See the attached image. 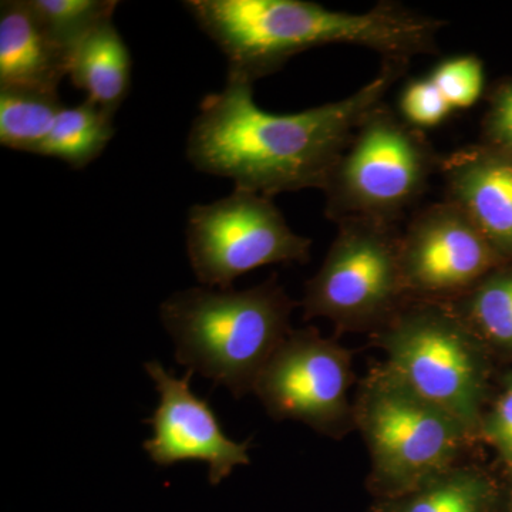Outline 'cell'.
Returning <instances> with one entry per match:
<instances>
[{
    "label": "cell",
    "instance_id": "9a60e30c",
    "mask_svg": "<svg viewBox=\"0 0 512 512\" xmlns=\"http://www.w3.org/2000/svg\"><path fill=\"white\" fill-rule=\"evenodd\" d=\"M498 503L495 478L466 461L409 493L375 500L369 512H497Z\"/></svg>",
    "mask_w": 512,
    "mask_h": 512
},
{
    "label": "cell",
    "instance_id": "44dd1931",
    "mask_svg": "<svg viewBox=\"0 0 512 512\" xmlns=\"http://www.w3.org/2000/svg\"><path fill=\"white\" fill-rule=\"evenodd\" d=\"M399 109L402 119L417 130L439 126L453 113L429 76L407 83L400 94Z\"/></svg>",
    "mask_w": 512,
    "mask_h": 512
},
{
    "label": "cell",
    "instance_id": "52a82bcc",
    "mask_svg": "<svg viewBox=\"0 0 512 512\" xmlns=\"http://www.w3.org/2000/svg\"><path fill=\"white\" fill-rule=\"evenodd\" d=\"M410 302L400 235L389 225L348 221L306 284L305 319H328L336 332H373Z\"/></svg>",
    "mask_w": 512,
    "mask_h": 512
},
{
    "label": "cell",
    "instance_id": "603a6c76",
    "mask_svg": "<svg viewBox=\"0 0 512 512\" xmlns=\"http://www.w3.org/2000/svg\"><path fill=\"white\" fill-rule=\"evenodd\" d=\"M490 111L491 113L512 116V83L504 84L495 92Z\"/></svg>",
    "mask_w": 512,
    "mask_h": 512
},
{
    "label": "cell",
    "instance_id": "8fae6325",
    "mask_svg": "<svg viewBox=\"0 0 512 512\" xmlns=\"http://www.w3.org/2000/svg\"><path fill=\"white\" fill-rule=\"evenodd\" d=\"M144 367L160 394L156 412L146 420L153 427V436L143 444L154 463L170 467L183 461H201L208 466L212 485L231 476L235 467L251 463V440L237 443L229 439L208 400L192 392L194 372L187 370L177 379L157 360Z\"/></svg>",
    "mask_w": 512,
    "mask_h": 512
},
{
    "label": "cell",
    "instance_id": "ba28073f",
    "mask_svg": "<svg viewBox=\"0 0 512 512\" xmlns=\"http://www.w3.org/2000/svg\"><path fill=\"white\" fill-rule=\"evenodd\" d=\"M311 239L296 234L271 197L235 188L228 197L188 212L187 252L201 284L231 289L265 265L305 264Z\"/></svg>",
    "mask_w": 512,
    "mask_h": 512
},
{
    "label": "cell",
    "instance_id": "8992f818",
    "mask_svg": "<svg viewBox=\"0 0 512 512\" xmlns=\"http://www.w3.org/2000/svg\"><path fill=\"white\" fill-rule=\"evenodd\" d=\"M440 161L420 130L380 104L356 128L326 184V215L389 225L419 200Z\"/></svg>",
    "mask_w": 512,
    "mask_h": 512
},
{
    "label": "cell",
    "instance_id": "7c38bea8",
    "mask_svg": "<svg viewBox=\"0 0 512 512\" xmlns=\"http://www.w3.org/2000/svg\"><path fill=\"white\" fill-rule=\"evenodd\" d=\"M447 201L457 205L498 255H512V157L490 146L454 151L440 161Z\"/></svg>",
    "mask_w": 512,
    "mask_h": 512
},
{
    "label": "cell",
    "instance_id": "9c48e42d",
    "mask_svg": "<svg viewBox=\"0 0 512 512\" xmlns=\"http://www.w3.org/2000/svg\"><path fill=\"white\" fill-rule=\"evenodd\" d=\"M355 383L352 350L318 329L292 330L256 380L254 393L274 420L306 424L342 440L353 430Z\"/></svg>",
    "mask_w": 512,
    "mask_h": 512
},
{
    "label": "cell",
    "instance_id": "6da1fadb",
    "mask_svg": "<svg viewBox=\"0 0 512 512\" xmlns=\"http://www.w3.org/2000/svg\"><path fill=\"white\" fill-rule=\"evenodd\" d=\"M406 66L383 62L375 79L345 99L292 114L262 110L254 84L228 79L222 92L202 100L188 134V161L201 173L265 197L325 190L356 128L383 103Z\"/></svg>",
    "mask_w": 512,
    "mask_h": 512
},
{
    "label": "cell",
    "instance_id": "ffe728a7",
    "mask_svg": "<svg viewBox=\"0 0 512 512\" xmlns=\"http://www.w3.org/2000/svg\"><path fill=\"white\" fill-rule=\"evenodd\" d=\"M429 77L453 111L470 109L483 96L484 64L477 56L448 57Z\"/></svg>",
    "mask_w": 512,
    "mask_h": 512
},
{
    "label": "cell",
    "instance_id": "7402d4cb",
    "mask_svg": "<svg viewBox=\"0 0 512 512\" xmlns=\"http://www.w3.org/2000/svg\"><path fill=\"white\" fill-rule=\"evenodd\" d=\"M480 441L490 444L512 464V372L503 380V389L491 406L485 409L480 426Z\"/></svg>",
    "mask_w": 512,
    "mask_h": 512
},
{
    "label": "cell",
    "instance_id": "7a4b0ae2",
    "mask_svg": "<svg viewBox=\"0 0 512 512\" xmlns=\"http://www.w3.org/2000/svg\"><path fill=\"white\" fill-rule=\"evenodd\" d=\"M195 22L228 60V79L254 84L316 47L349 45L407 64L431 53L444 22L394 2L363 13L336 12L306 0H190Z\"/></svg>",
    "mask_w": 512,
    "mask_h": 512
},
{
    "label": "cell",
    "instance_id": "277c9868",
    "mask_svg": "<svg viewBox=\"0 0 512 512\" xmlns=\"http://www.w3.org/2000/svg\"><path fill=\"white\" fill-rule=\"evenodd\" d=\"M353 406L356 430L369 451L367 488L375 500L409 493L466 463L477 443L454 417L414 393L384 362L363 377Z\"/></svg>",
    "mask_w": 512,
    "mask_h": 512
},
{
    "label": "cell",
    "instance_id": "ac0fdd59",
    "mask_svg": "<svg viewBox=\"0 0 512 512\" xmlns=\"http://www.w3.org/2000/svg\"><path fill=\"white\" fill-rule=\"evenodd\" d=\"M63 107L59 93L0 90V144L36 154Z\"/></svg>",
    "mask_w": 512,
    "mask_h": 512
},
{
    "label": "cell",
    "instance_id": "3957f363",
    "mask_svg": "<svg viewBox=\"0 0 512 512\" xmlns=\"http://www.w3.org/2000/svg\"><path fill=\"white\" fill-rule=\"evenodd\" d=\"M296 305L274 276L244 291L175 292L160 315L177 362L239 399L254 392L266 363L292 332Z\"/></svg>",
    "mask_w": 512,
    "mask_h": 512
},
{
    "label": "cell",
    "instance_id": "5b68a950",
    "mask_svg": "<svg viewBox=\"0 0 512 512\" xmlns=\"http://www.w3.org/2000/svg\"><path fill=\"white\" fill-rule=\"evenodd\" d=\"M407 387L454 417L474 440L490 393L491 353L446 303L409 302L370 335Z\"/></svg>",
    "mask_w": 512,
    "mask_h": 512
},
{
    "label": "cell",
    "instance_id": "4fadbf2b",
    "mask_svg": "<svg viewBox=\"0 0 512 512\" xmlns=\"http://www.w3.org/2000/svg\"><path fill=\"white\" fill-rule=\"evenodd\" d=\"M69 55L47 35L26 0L0 8V90L57 93Z\"/></svg>",
    "mask_w": 512,
    "mask_h": 512
},
{
    "label": "cell",
    "instance_id": "e0dca14e",
    "mask_svg": "<svg viewBox=\"0 0 512 512\" xmlns=\"http://www.w3.org/2000/svg\"><path fill=\"white\" fill-rule=\"evenodd\" d=\"M113 136V116L86 99L77 106L63 107L36 156L57 158L73 168L87 167L106 150Z\"/></svg>",
    "mask_w": 512,
    "mask_h": 512
},
{
    "label": "cell",
    "instance_id": "cb8c5ba5",
    "mask_svg": "<svg viewBox=\"0 0 512 512\" xmlns=\"http://www.w3.org/2000/svg\"><path fill=\"white\" fill-rule=\"evenodd\" d=\"M508 470H510V477H511V498H510V507H508V512H512V464H511V466H508Z\"/></svg>",
    "mask_w": 512,
    "mask_h": 512
},
{
    "label": "cell",
    "instance_id": "5bb4252c",
    "mask_svg": "<svg viewBox=\"0 0 512 512\" xmlns=\"http://www.w3.org/2000/svg\"><path fill=\"white\" fill-rule=\"evenodd\" d=\"M131 69L130 50L109 22L74 47L67 76L87 100L114 116L130 92Z\"/></svg>",
    "mask_w": 512,
    "mask_h": 512
},
{
    "label": "cell",
    "instance_id": "30bf717a",
    "mask_svg": "<svg viewBox=\"0 0 512 512\" xmlns=\"http://www.w3.org/2000/svg\"><path fill=\"white\" fill-rule=\"evenodd\" d=\"M410 302L447 303L503 264L493 245L453 202L430 205L400 235Z\"/></svg>",
    "mask_w": 512,
    "mask_h": 512
},
{
    "label": "cell",
    "instance_id": "d6986e66",
    "mask_svg": "<svg viewBox=\"0 0 512 512\" xmlns=\"http://www.w3.org/2000/svg\"><path fill=\"white\" fill-rule=\"evenodd\" d=\"M37 22L67 55L94 30L113 22L114 0H26Z\"/></svg>",
    "mask_w": 512,
    "mask_h": 512
},
{
    "label": "cell",
    "instance_id": "2e32d148",
    "mask_svg": "<svg viewBox=\"0 0 512 512\" xmlns=\"http://www.w3.org/2000/svg\"><path fill=\"white\" fill-rule=\"evenodd\" d=\"M446 305L488 352L512 353V269L498 266Z\"/></svg>",
    "mask_w": 512,
    "mask_h": 512
}]
</instances>
